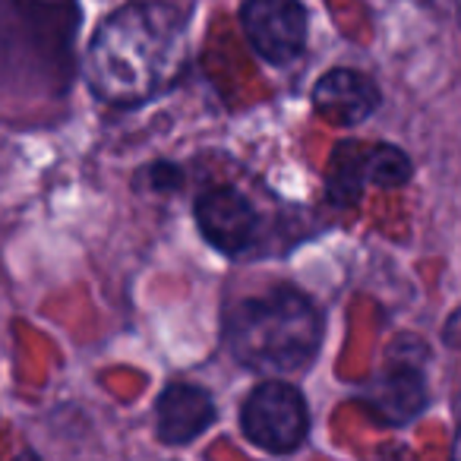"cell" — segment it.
<instances>
[{
	"label": "cell",
	"mask_w": 461,
	"mask_h": 461,
	"mask_svg": "<svg viewBox=\"0 0 461 461\" xmlns=\"http://www.w3.org/2000/svg\"><path fill=\"white\" fill-rule=\"evenodd\" d=\"M190 48L184 10L161 0L127 4L95 29L86 51V83L102 102L130 108L180 77Z\"/></svg>",
	"instance_id": "1"
},
{
	"label": "cell",
	"mask_w": 461,
	"mask_h": 461,
	"mask_svg": "<svg viewBox=\"0 0 461 461\" xmlns=\"http://www.w3.org/2000/svg\"><path fill=\"white\" fill-rule=\"evenodd\" d=\"M224 339L230 354L250 370H301L320 351L322 313L301 291L276 288L230 310Z\"/></svg>",
	"instance_id": "2"
},
{
	"label": "cell",
	"mask_w": 461,
	"mask_h": 461,
	"mask_svg": "<svg viewBox=\"0 0 461 461\" xmlns=\"http://www.w3.org/2000/svg\"><path fill=\"white\" fill-rule=\"evenodd\" d=\"M244 433L250 442L269 452H291L310 429L307 402L288 383H263L244 402Z\"/></svg>",
	"instance_id": "3"
},
{
	"label": "cell",
	"mask_w": 461,
	"mask_h": 461,
	"mask_svg": "<svg viewBox=\"0 0 461 461\" xmlns=\"http://www.w3.org/2000/svg\"><path fill=\"white\" fill-rule=\"evenodd\" d=\"M240 29L263 60L276 67L291 64L307 48V7L301 0H244Z\"/></svg>",
	"instance_id": "4"
},
{
	"label": "cell",
	"mask_w": 461,
	"mask_h": 461,
	"mask_svg": "<svg viewBox=\"0 0 461 461\" xmlns=\"http://www.w3.org/2000/svg\"><path fill=\"white\" fill-rule=\"evenodd\" d=\"M196 224L203 238L221 253H240L253 244L257 234V212L250 199L240 196L230 186H215L205 190L196 199Z\"/></svg>",
	"instance_id": "5"
},
{
	"label": "cell",
	"mask_w": 461,
	"mask_h": 461,
	"mask_svg": "<svg viewBox=\"0 0 461 461\" xmlns=\"http://www.w3.org/2000/svg\"><path fill=\"white\" fill-rule=\"evenodd\" d=\"M379 86L360 70H329L313 86V108L335 127H357L379 108Z\"/></svg>",
	"instance_id": "6"
},
{
	"label": "cell",
	"mask_w": 461,
	"mask_h": 461,
	"mask_svg": "<svg viewBox=\"0 0 461 461\" xmlns=\"http://www.w3.org/2000/svg\"><path fill=\"white\" fill-rule=\"evenodd\" d=\"M215 420V402L199 385H167L158 398V436L171 446L193 442Z\"/></svg>",
	"instance_id": "7"
},
{
	"label": "cell",
	"mask_w": 461,
	"mask_h": 461,
	"mask_svg": "<svg viewBox=\"0 0 461 461\" xmlns=\"http://www.w3.org/2000/svg\"><path fill=\"white\" fill-rule=\"evenodd\" d=\"M366 404L389 423H408L427 404V383L414 364H392L385 373L370 385Z\"/></svg>",
	"instance_id": "8"
},
{
	"label": "cell",
	"mask_w": 461,
	"mask_h": 461,
	"mask_svg": "<svg viewBox=\"0 0 461 461\" xmlns=\"http://www.w3.org/2000/svg\"><path fill=\"white\" fill-rule=\"evenodd\" d=\"M364 155H366L364 142L345 140L335 146L332 158H329V171H326V190L335 205H354L360 199L364 184H366Z\"/></svg>",
	"instance_id": "9"
},
{
	"label": "cell",
	"mask_w": 461,
	"mask_h": 461,
	"mask_svg": "<svg viewBox=\"0 0 461 461\" xmlns=\"http://www.w3.org/2000/svg\"><path fill=\"white\" fill-rule=\"evenodd\" d=\"M366 184L376 186H402L411 180V161L395 146H366L364 155Z\"/></svg>",
	"instance_id": "10"
},
{
	"label": "cell",
	"mask_w": 461,
	"mask_h": 461,
	"mask_svg": "<svg viewBox=\"0 0 461 461\" xmlns=\"http://www.w3.org/2000/svg\"><path fill=\"white\" fill-rule=\"evenodd\" d=\"M16 461H39V455H32V452H23V455H20V458H16Z\"/></svg>",
	"instance_id": "11"
}]
</instances>
